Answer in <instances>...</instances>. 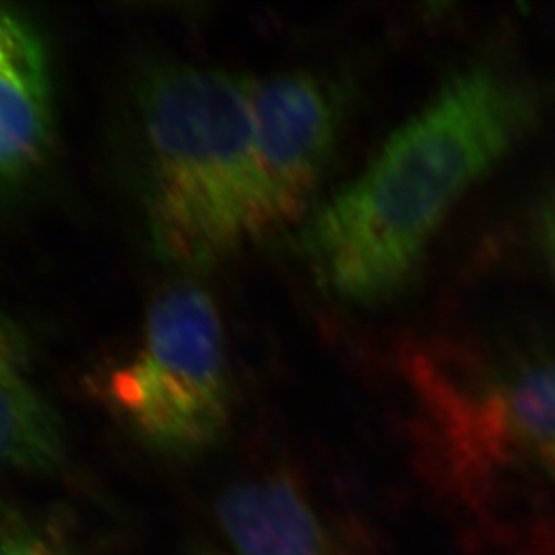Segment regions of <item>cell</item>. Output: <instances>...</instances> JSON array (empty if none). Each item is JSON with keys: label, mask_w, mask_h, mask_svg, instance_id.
Returning a JSON list of instances; mask_svg holds the SVG:
<instances>
[{"label": "cell", "mask_w": 555, "mask_h": 555, "mask_svg": "<svg viewBox=\"0 0 555 555\" xmlns=\"http://www.w3.org/2000/svg\"><path fill=\"white\" fill-rule=\"evenodd\" d=\"M535 116L531 89L502 69L480 65L448 80L309 218L298 247L318 284L352 302L396 294L456 201Z\"/></svg>", "instance_id": "obj_1"}, {"label": "cell", "mask_w": 555, "mask_h": 555, "mask_svg": "<svg viewBox=\"0 0 555 555\" xmlns=\"http://www.w3.org/2000/svg\"><path fill=\"white\" fill-rule=\"evenodd\" d=\"M254 79L160 62L133 90L138 190L150 243L177 268L207 269L261 238Z\"/></svg>", "instance_id": "obj_2"}, {"label": "cell", "mask_w": 555, "mask_h": 555, "mask_svg": "<svg viewBox=\"0 0 555 555\" xmlns=\"http://www.w3.org/2000/svg\"><path fill=\"white\" fill-rule=\"evenodd\" d=\"M113 406L150 448L201 454L221 441L232 392L224 332L203 288L178 286L156 299L137 357L113 372Z\"/></svg>", "instance_id": "obj_3"}, {"label": "cell", "mask_w": 555, "mask_h": 555, "mask_svg": "<svg viewBox=\"0 0 555 555\" xmlns=\"http://www.w3.org/2000/svg\"><path fill=\"white\" fill-rule=\"evenodd\" d=\"M437 382L426 390V409L459 462L531 474L555 489V353Z\"/></svg>", "instance_id": "obj_4"}, {"label": "cell", "mask_w": 555, "mask_h": 555, "mask_svg": "<svg viewBox=\"0 0 555 555\" xmlns=\"http://www.w3.org/2000/svg\"><path fill=\"white\" fill-rule=\"evenodd\" d=\"M261 236L295 221L326 171L345 116L337 83L310 72L254 79Z\"/></svg>", "instance_id": "obj_5"}, {"label": "cell", "mask_w": 555, "mask_h": 555, "mask_svg": "<svg viewBox=\"0 0 555 555\" xmlns=\"http://www.w3.org/2000/svg\"><path fill=\"white\" fill-rule=\"evenodd\" d=\"M217 516L240 555H346L286 477L232 486L219 499Z\"/></svg>", "instance_id": "obj_6"}, {"label": "cell", "mask_w": 555, "mask_h": 555, "mask_svg": "<svg viewBox=\"0 0 555 555\" xmlns=\"http://www.w3.org/2000/svg\"><path fill=\"white\" fill-rule=\"evenodd\" d=\"M50 137V82L35 33L0 11V181L35 166Z\"/></svg>", "instance_id": "obj_7"}, {"label": "cell", "mask_w": 555, "mask_h": 555, "mask_svg": "<svg viewBox=\"0 0 555 555\" xmlns=\"http://www.w3.org/2000/svg\"><path fill=\"white\" fill-rule=\"evenodd\" d=\"M62 459L60 420L28 378L9 332L0 326V474H49Z\"/></svg>", "instance_id": "obj_8"}, {"label": "cell", "mask_w": 555, "mask_h": 555, "mask_svg": "<svg viewBox=\"0 0 555 555\" xmlns=\"http://www.w3.org/2000/svg\"><path fill=\"white\" fill-rule=\"evenodd\" d=\"M0 555H54L49 540L21 514H0Z\"/></svg>", "instance_id": "obj_9"}, {"label": "cell", "mask_w": 555, "mask_h": 555, "mask_svg": "<svg viewBox=\"0 0 555 555\" xmlns=\"http://www.w3.org/2000/svg\"><path fill=\"white\" fill-rule=\"evenodd\" d=\"M535 238L543 257L555 269V189L543 199L535 219Z\"/></svg>", "instance_id": "obj_10"}]
</instances>
